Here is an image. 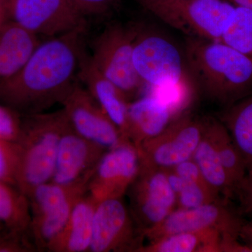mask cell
<instances>
[{"label":"cell","mask_w":252,"mask_h":252,"mask_svg":"<svg viewBox=\"0 0 252 252\" xmlns=\"http://www.w3.org/2000/svg\"><path fill=\"white\" fill-rule=\"evenodd\" d=\"M86 28L41 43L18 72L0 80V103L21 116L62 104L77 78Z\"/></svg>","instance_id":"cell-1"},{"label":"cell","mask_w":252,"mask_h":252,"mask_svg":"<svg viewBox=\"0 0 252 252\" xmlns=\"http://www.w3.org/2000/svg\"><path fill=\"white\" fill-rule=\"evenodd\" d=\"M185 57L196 87L230 106L252 94V61L220 41L189 37Z\"/></svg>","instance_id":"cell-2"},{"label":"cell","mask_w":252,"mask_h":252,"mask_svg":"<svg viewBox=\"0 0 252 252\" xmlns=\"http://www.w3.org/2000/svg\"><path fill=\"white\" fill-rule=\"evenodd\" d=\"M68 124L63 109L22 116V130L16 142L19 163L16 186L26 195L52 178L60 140Z\"/></svg>","instance_id":"cell-3"},{"label":"cell","mask_w":252,"mask_h":252,"mask_svg":"<svg viewBox=\"0 0 252 252\" xmlns=\"http://www.w3.org/2000/svg\"><path fill=\"white\" fill-rule=\"evenodd\" d=\"M133 62L144 84L157 89L195 91L196 85L187 67L185 55L167 36L157 32L134 26Z\"/></svg>","instance_id":"cell-4"},{"label":"cell","mask_w":252,"mask_h":252,"mask_svg":"<svg viewBox=\"0 0 252 252\" xmlns=\"http://www.w3.org/2000/svg\"><path fill=\"white\" fill-rule=\"evenodd\" d=\"M144 9L189 37L221 41L236 6L226 0L152 1Z\"/></svg>","instance_id":"cell-5"},{"label":"cell","mask_w":252,"mask_h":252,"mask_svg":"<svg viewBox=\"0 0 252 252\" xmlns=\"http://www.w3.org/2000/svg\"><path fill=\"white\" fill-rule=\"evenodd\" d=\"M135 29L110 23L94 39L91 59L99 71L127 96L135 95L144 85L133 62Z\"/></svg>","instance_id":"cell-6"},{"label":"cell","mask_w":252,"mask_h":252,"mask_svg":"<svg viewBox=\"0 0 252 252\" xmlns=\"http://www.w3.org/2000/svg\"><path fill=\"white\" fill-rule=\"evenodd\" d=\"M82 186H63L48 182L28 194L31 212L30 234L38 252H45L70 215L74 203L87 193Z\"/></svg>","instance_id":"cell-7"},{"label":"cell","mask_w":252,"mask_h":252,"mask_svg":"<svg viewBox=\"0 0 252 252\" xmlns=\"http://www.w3.org/2000/svg\"><path fill=\"white\" fill-rule=\"evenodd\" d=\"M206 121L184 114L153 138L137 147L141 167L167 170L192 158Z\"/></svg>","instance_id":"cell-8"},{"label":"cell","mask_w":252,"mask_h":252,"mask_svg":"<svg viewBox=\"0 0 252 252\" xmlns=\"http://www.w3.org/2000/svg\"><path fill=\"white\" fill-rule=\"evenodd\" d=\"M244 224L238 214L220 200L194 208H176L160 223L142 230V235L152 241L175 233L212 229L226 238L238 239Z\"/></svg>","instance_id":"cell-9"},{"label":"cell","mask_w":252,"mask_h":252,"mask_svg":"<svg viewBox=\"0 0 252 252\" xmlns=\"http://www.w3.org/2000/svg\"><path fill=\"white\" fill-rule=\"evenodd\" d=\"M8 21L51 38L86 28L85 16L69 0H9Z\"/></svg>","instance_id":"cell-10"},{"label":"cell","mask_w":252,"mask_h":252,"mask_svg":"<svg viewBox=\"0 0 252 252\" xmlns=\"http://www.w3.org/2000/svg\"><path fill=\"white\" fill-rule=\"evenodd\" d=\"M144 236L123 198L97 203L90 252H138Z\"/></svg>","instance_id":"cell-11"},{"label":"cell","mask_w":252,"mask_h":252,"mask_svg":"<svg viewBox=\"0 0 252 252\" xmlns=\"http://www.w3.org/2000/svg\"><path fill=\"white\" fill-rule=\"evenodd\" d=\"M127 193L129 208L142 233L160 223L177 208V197L164 170L140 167Z\"/></svg>","instance_id":"cell-12"},{"label":"cell","mask_w":252,"mask_h":252,"mask_svg":"<svg viewBox=\"0 0 252 252\" xmlns=\"http://www.w3.org/2000/svg\"><path fill=\"white\" fill-rule=\"evenodd\" d=\"M137 147L126 141L102 156L88 184V193L96 203L123 198L140 172Z\"/></svg>","instance_id":"cell-13"},{"label":"cell","mask_w":252,"mask_h":252,"mask_svg":"<svg viewBox=\"0 0 252 252\" xmlns=\"http://www.w3.org/2000/svg\"><path fill=\"white\" fill-rule=\"evenodd\" d=\"M71 126L87 140L111 149L126 142L117 126L85 87L76 81L62 103Z\"/></svg>","instance_id":"cell-14"},{"label":"cell","mask_w":252,"mask_h":252,"mask_svg":"<svg viewBox=\"0 0 252 252\" xmlns=\"http://www.w3.org/2000/svg\"><path fill=\"white\" fill-rule=\"evenodd\" d=\"M107 150L78 134L69 122L60 140L51 182L88 188L94 169Z\"/></svg>","instance_id":"cell-15"},{"label":"cell","mask_w":252,"mask_h":252,"mask_svg":"<svg viewBox=\"0 0 252 252\" xmlns=\"http://www.w3.org/2000/svg\"><path fill=\"white\" fill-rule=\"evenodd\" d=\"M78 80L97 101L109 119L117 126L122 137L127 139V96L99 71L86 50L81 55L77 72ZM130 141V140H129Z\"/></svg>","instance_id":"cell-16"},{"label":"cell","mask_w":252,"mask_h":252,"mask_svg":"<svg viewBox=\"0 0 252 252\" xmlns=\"http://www.w3.org/2000/svg\"><path fill=\"white\" fill-rule=\"evenodd\" d=\"M178 118L171 107L152 94L129 102L127 139L136 147L153 138Z\"/></svg>","instance_id":"cell-17"},{"label":"cell","mask_w":252,"mask_h":252,"mask_svg":"<svg viewBox=\"0 0 252 252\" xmlns=\"http://www.w3.org/2000/svg\"><path fill=\"white\" fill-rule=\"evenodd\" d=\"M97 203L87 193L74 203L65 225L48 245L50 252H90Z\"/></svg>","instance_id":"cell-18"},{"label":"cell","mask_w":252,"mask_h":252,"mask_svg":"<svg viewBox=\"0 0 252 252\" xmlns=\"http://www.w3.org/2000/svg\"><path fill=\"white\" fill-rule=\"evenodd\" d=\"M40 44L36 34L17 23L0 25V80L18 72Z\"/></svg>","instance_id":"cell-19"},{"label":"cell","mask_w":252,"mask_h":252,"mask_svg":"<svg viewBox=\"0 0 252 252\" xmlns=\"http://www.w3.org/2000/svg\"><path fill=\"white\" fill-rule=\"evenodd\" d=\"M226 238L216 230L175 233L142 245L137 252H223Z\"/></svg>","instance_id":"cell-20"},{"label":"cell","mask_w":252,"mask_h":252,"mask_svg":"<svg viewBox=\"0 0 252 252\" xmlns=\"http://www.w3.org/2000/svg\"><path fill=\"white\" fill-rule=\"evenodd\" d=\"M222 124L243 158L248 172L252 170V94L230 106Z\"/></svg>","instance_id":"cell-21"},{"label":"cell","mask_w":252,"mask_h":252,"mask_svg":"<svg viewBox=\"0 0 252 252\" xmlns=\"http://www.w3.org/2000/svg\"><path fill=\"white\" fill-rule=\"evenodd\" d=\"M192 159L198 165L207 183L217 194H222L227 198L235 194L234 187L220 162L217 149L205 127Z\"/></svg>","instance_id":"cell-22"},{"label":"cell","mask_w":252,"mask_h":252,"mask_svg":"<svg viewBox=\"0 0 252 252\" xmlns=\"http://www.w3.org/2000/svg\"><path fill=\"white\" fill-rule=\"evenodd\" d=\"M205 129L217 149L220 162L235 188L239 186L248 173L246 165L229 132L221 122L206 121Z\"/></svg>","instance_id":"cell-23"},{"label":"cell","mask_w":252,"mask_h":252,"mask_svg":"<svg viewBox=\"0 0 252 252\" xmlns=\"http://www.w3.org/2000/svg\"><path fill=\"white\" fill-rule=\"evenodd\" d=\"M0 221L4 226L30 233L31 212L27 195L16 186L0 182Z\"/></svg>","instance_id":"cell-24"},{"label":"cell","mask_w":252,"mask_h":252,"mask_svg":"<svg viewBox=\"0 0 252 252\" xmlns=\"http://www.w3.org/2000/svg\"><path fill=\"white\" fill-rule=\"evenodd\" d=\"M220 41L252 61V11L236 7Z\"/></svg>","instance_id":"cell-25"},{"label":"cell","mask_w":252,"mask_h":252,"mask_svg":"<svg viewBox=\"0 0 252 252\" xmlns=\"http://www.w3.org/2000/svg\"><path fill=\"white\" fill-rule=\"evenodd\" d=\"M183 188L177 195V208H194L221 200L220 195L206 181H185Z\"/></svg>","instance_id":"cell-26"},{"label":"cell","mask_w":252,"mask_h":252,"mask_svg":"<svg viewBox=\"0 0 252 252\" xmlns=\"http://www.w3.org/2000/svg\"><path fill=\"white\" fill-rule=\"evenodd\" d=\"M18 163L19 147L17 142L0 140V182L16 186Z\"/></svg>","instance_id":"cell-27"},{"label":"cell","mask_w":252,"mask_h":252,"mask_svg":"<svg viewBox=\"0 0 252 252\" xmlns=\"http://www.w3.org/2000/svg\"><path fill=\"white\" fill-rule=\"evenodd\" d=\"M38 252L31 234L4 226L0 229V252Z\"/></svg>","instance_id":"cell-28"},{"label":"cell","mask_w":252,"mask_h":252,"mask_svg":"<svg viewBox=\"0 0 252 252\" xmlns=\"http://www.w3.org/2000/svg\"><path fill=\"white\" fill-rule=\"evenodd\" d=\"M22 130V116L0 104V140L16 142Z\"/></svg>","instance_id":"cell-29"},{"label":"cell","mask_w":252,"mask_h":252,"mask_svg":"<svg viewBox=\"0 0 252 252\" xmlns=\"http://www.w3.org/2000/svg\"><path fill=\"white\" fill-rule=\"evenodd\" d=\"M84 16H106L117 9L121 0H69Z\"/></svg>","instance_id":"cell-30"},{"label":"cell","mask_w":252,"mask_h":252,"mask_svg":"<svg viewBox=\"0 0 252 252\" xmlns=\"http://www.w3.org/2000/svg\"><path fill=\"white\" fill-rule=\"evenodd\" d=\"M235 194L238 195L246 212L252 213V170L248 172Z\"/></svg>","instance_id":"cell-31"},{"label":"cell","mask_w":252,"mask_h":252,"mask_svg":"<svg viewBox=\"0 0 252 252\" xmlns=\"http://www.w3.org/2000/svg\"><path fill=\"white\" fill-rule=\"evenodd\" d=\"M240 237L252 248V223L244 224Z\"/></svg>","instance_id":"cell-32"},{"label":"cell","mask_w":252,"mask_h":252,"mask_svg":"<svg viewBox=\"0 0 252 252\" xmlns=\"http://www.w3.org/2000/svg\"><path fill=\"white\" fill-rule=\"evenodd\" d=\"M9 0H0V25L8 21Z\"/></svg>","instance_id":"cell-33"},{"label":"cell","mask_w":252,"mask_h":252,"mask_svg":"<svg viewBox=\"0 0 252 252\" xmlns=\"http://www.w3.org/2000/svg\"><path fill=\"white\" fill-rule=\"evenodd\" d=\"M236 7L245 8L252 11V0H226Z\"/></svg>","instance_id":"cell-34"},{"label":"cell","mask_w":252,"mask_h":252,"mask_svg":"<svg viewBox=\"0 0 252 252\" xmlns=\"http://www.w3.org/2000/svg\"><path fill=\"white\" fill-rule=\"evenodd\" d=\"M137 4L142 5L147 2H152V1H160V2H168V1H181V0H134Z\"/></svg>","instance_id":"cell-35"},{"label":"cell","mask_w":252,"mask_h":252,"mask_svg":"<svg viewBox=\"0 0 252 252\" xmlns=\"http://www.w3.org/2000/svg\"><path fill=\"white\" fill-rule=\"evenodd\" d=\"M4 224H3L2 223H1V221H0V229H1V228H3V227H4Z\"/></svg>","instance_id":"cell-36"}]
</instances>
